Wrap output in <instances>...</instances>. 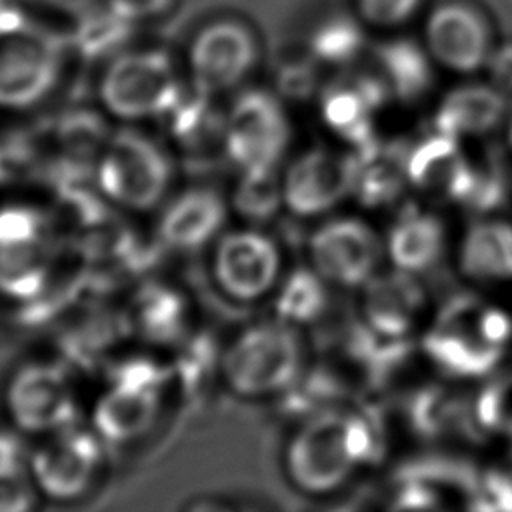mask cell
Masks as SVG:
<instances>
[{"label": "cell", "mask_w": 512, "mask_h": 512, "mask_svg": "<svg viewBox=\"0 0 512 512\" xmlns=\"http://www.w3.org/2000/svg\"><path fill=\"white\" fill-rule=\"evenodd\" d=\"M356 162L314 148L298 156L282 176V202L298 216H318L356 188Z\"/></svg>", "instance_id": "15"}, {"label": "cell", "mask_w": 512, "mask_h": 512, "mask_svg": "<svg viewBox=\"0 0 512 512\" xmlns=\"http://www.w3.org/2000/svg\"><path fill=\"white\" fill-rule=\"evenodd\" d=\"M74 20V42L90 54H104L120 46L134 26L130 20L116 14L104 0Z\"/></svg>", "instance_id": "25"}, {"label": "cell", "mask_w": 512, "mask_h": 512, "mask_svg": "<svg viewBox=\"0 0 512 512\" xmlns=\"http://www.w3.org/2000/svg\"><path fill=\"white\" fill-rule=\"evenodd\" d=\"M128 320L138 336L150 342H168L184 328L186 304L180 292L168 286H146L134 296Z\"/></svg>", "instance_id": "23"}, {"label": "cell", "mask_w": 512, "mask_h": 512, "mask_svg": "<svg viewBox=\"0 0 512 512\" xmlns=\"http://www.w3.org/2000/svg\"><path fill=\"white\" fill-rule=\"evenodd\" d=\"M374 98L370 90L360 86H338L330 90L322 104V116L326 124L350 140H362L370 128V112Z\"/></svg>", "instance_id": "24"}, {"label": "cell", "mask_w": 512, "mask_h": 512, "mask_svg": "<svg viewBox=\"0 0 512 512\" xmlns=\"http://www.w3.org/2000/svg\"><path fill=\"white\" fill-rule=\"evenodd\" d=\"M370 450L372 432L362 418L324 412L308 420L290 440L286 470L298 488L324 494L344 484Z\"/></svg>", "instance_id": "1"}, {"label": "cell", "mask_w": 512, "mask_h": 512, "mask_svg": "<svg viewBox=\"0 0 512 512\" xmlns=\"http://www.w3.org/2000/svg\"><path fill=\"white\" fill-rule=\"evenodd\" d=\"M36 6H42V8H50L54 12H62V14H68V16H80L82 12L90 10L92 6L100 4L102 0H28Z\"/></svg>", "instance_id": "33"}, {"label": "cell", "mask_w": 512, "mask_h": 512, "mask_svg": "<svg viewBox=\"0 0 512 512\" xmlns=\"http://www.w3.org/2000/svg\"><path fill=\"white\" fill-rule=\"evenodd\" d=\"M424 308V294L414 274L394 270L364 284V316L370 328L386 338L410 332Z\"/></svg>", "instance_id": "18"}, {"label": "cell", "mask_w": 512, "mask_h": 512, "mask_svg": "<svg viewBox=\"0 0 512 512\" xmlns=\"http://www.w3.org/2000/svg\"><path fill=\"white\" fill-rule=\"evenodd\" d=\"M6 410L26 434L48 436L74 426L78 398L66 368L52 362H28L6 384Z\"/></svg>", "instance_id": "7"}, {"label": "cell", "mask_w": 512, "mask_h": 512, "mask_svg": "<svg viewBox=\"0 0 512 512\" xmlns=\"http://www.w3.org/2000/svg\"><path fill=\"white\" fill-rule=\"evenodd\" d=\"M62 44L48 30L24 18H0V108L22 110L54 88Z\"/></svg>", "instance_id": "6"}, {"label": "cell", "mask_w": 512, "mask_h": 512, "mask_svg": "<svg viewBox=\"0 0 512 512\" xmlns=\"http://www.w3.org/2000/svg\"><path fill=\"white\" fill-rule=\"evenodd\" d=\"M506 110L504 92L498 86L464 84L450 90L436 112L438 132L454 138L482 136L494 130Z\"/></svg>", "instance_id": "19"}, {"label": "cell", "mask_w": 512, "mask_h": 512, "mask_svg": "<svg viewBox=\"0 0 512 512\" xmlns=\"http://www.w3.org/2000/svg\"><path fill=\"white\" fill-rule=\"evenodd\" d=\"M458 264L478 282L512 280V226L500 220L472 224L462 236Z\"/></svg>", "instance_id": "20"}, {"label": "cell", "mask_w": 512, "mask_h": 512, "mask_svg": "<svg viewBox=\"0 0 512 512\" xmlns=\"http://www.w3.org/2000/svg\"><path fill=\"white\" fill-rule=\"evenodd\" d=\"M512 338L508 314L488 302L464 296L450 300L426 332L428 356L456 376L492 370Z\"/></svg>", "instance_id": "2"}, {"label": "cell", "mask_w": 512, "mask_h": 512, "mask_svg": "<svg viewBox=\"0 0 512 512\" xmlns=\"http://www.w3.org/2000/svg\"><path fill=\"white\" fill-rule=\"evenodd\" d=\"M384 66L402 96L416 94L428 82V66L412 44H392L384 52Z\"/></svg>", "instance_id": "28"}, {"label": "cell", "mask_w": 512, "mask_h": 512, "mask_svg": "<svg viewBox=\"0 0 512 512\" xmlns=\"http://www.w3.org/2000/svg\"><path fill=\"white\" fill-rule=\"evenodd\" d=\"M98 96L114 118L128 122L158 118L168 114L182 96L178 70L162 50H126L104 68Z\"/></svg>", "instance_id": "4"}, {"label": "cell", "mask_w": 512, "mask_h": 512, "mask_svg": "<svg viewBox=\"0 0 512 512\" xmlns=\"http://www.w3.org/2000/svg\"><path fill=\"white\" fill-rule=\"evenodd\" d=\"M162 380L148 364L120 368L94 404V432L108 442L126 444L142 438L160 412Z\"/></svg>", "instance_id": "10"}, {"label": "cell", "mask_w": 512, "mask_h": 512, "mask_svg": "<svg viewBox=\"0 0 512 512\" xmlns=\"http://www.w3.org/2000/svg\"><path fill=\"white\" fill-rule=\"evenodd\" d=\"M280 272L276 244L256 230H232L214 246L212 274L234 300H256L268 294Z\"/></svg>", "instance_id": "14"}, {"label": "cell", "mask_w": 512, "mask_h": 512, "mask_svg": "<svg viewBox=\"0 0 512 512\" xmlns=\"http://www.w3.org/2000/svg\"><path fill=\"white\" fill-rule=\"evenodd\" d=\"M52 240L44 216L32 208L0 210V292L14 300L36 298L50 278Z\"/></svg>", "instance_id": "9"}, {"label": "cell", "mask_w": 512, "mask_h": 512, "mask_svg": "<svg viewBox=\"0 0 512 512\" xmlns=\"http://www.w3.org/2000/svg\"><path fill=\"white\" fill-rule=\"evenodd\" d=\"M408 178L422 190L458 194L468 188V164L462 158L458 138L438 132L422 142L408 160Z\"/></svg>", "instance_id": "21"}, {"label": "cell", "mask_w": 512, "mask_h": 512, "mask_svg": "<svg viewBox=\"0 0 512 512\" xmlns=\"http://www.w3.org/2000/svg\"><path fill=\"white\" fill-rule=\"evenodd\" d=\"M102 460L100 436L96 432L68 426L42 436L28 462L38 494L52 500H74L84 496L98 476Z\"/></svg>", "instance_id": "11"}, {"label": "cell", "mask_w": 512, "mask_h": 512, "mask_svg": "<svg viewBox=\"0 0 512 512\" xmlns=\"http://www.w3.org/2000/svg\"><path fill=\"white\" fill-rule=\"evenodd\" d=\"M508 142L512 146V120H510V126H508Z\"/></svg>", "instance_id": "34"}, {"label": "cell", "mask_w": 512, "mask_h": 512, "mask_svg": "<svg viewBox=\"0 0 512 512\" xmlns=\"http://www.w3.org/2000/svg\"><path fill=\"white\" fill-rule=\"evenodd\" d=\"M36 494L28 466L0 454V512H26L34 506Z\"/></svg>", "instance_id": "29"}, {"label": "cell", "mask_w": 512, "mask_h": 512, "mask_svg": "<svg viewBox=\"0 0 512 512\" xmlns=\"http://www.w3.org/2000/svg\"><path fill=\"white\" fill-rule=\"evenodd\" d=\"M318 280L320 276L310 272L308 274L298 272L296 276H292L280 292V300H278L280 316L286 318L288 322L312 318L320 310L324 300V292Z\"/></svg>", "instance_id": "27"}, {"label": "cell", "mask_w": 512, "mask_h": 512, "mask_svg": "<svg viewBox=\"0 0 512 512\" xmlns=\"http://www.w3.org/2000/svg\"><path fill=\"white\" fill-rule=\"evenodd\" d=\"M226 220L224 200L208 188H190L176 196L160 216V238L182 252L212 242Z\"/></svg>", "instance_id": "17"}, {"label": "cell", "mask_w": 512, "mask_h": 512, "mask_svg": "<svg viewBox=\"0 0 512 512\" xmlns=\"http://www.w3.org/2000/svg\"><path fill=\"white\" fill-rule=\"evenodd\" d=\"M116 14L124 16L132 24L164 16L176 0H104Z\"/></svg>", "instance_id": "32"}, {"label": "cell", "mask_w": 512, "mask_h": 512, "mask_svg": "<svg viewBox=\"0 0 512 512\" xmlns=\"http://www.w3.org/2000/svg\"><path fill=\"white\" fill-rule=\"evenodd\" d=\"M444 228L432 214H408L400 218L386 242L388 256L396 270L420 274L436 264L444 250Z\"/></svg>", "instance_id": "22"}, {"label": "cell", "mask_w": 512, "mask_h": 512, "mask_svg": "<svg viewBox=\"0 0 512 512\" xmlns=\"http://www.w3.org/2000/svg\"><path fill=\"white\" fill-rule=\"evenodd\" d=\"M426 42L430 54L442 66L462 74L478 70L490 48L484 20L462 4H444L430 14Z\"/></svg>", "instance_id": "16"}, {"label": "cell", "mask_w": 512, "mask_h": 512, "mask_svg": "<svg viewBox=\"0 0 512 512\" xmlns=\"http://www.w3.org/2000/svg\"><path fill=\"white\" fill-rule=\"evenodd\" d=\"M282 202V178L274 176V170L266 172H242L240 186L236 190V206L250 218H266L278 210Z\"/></svg>", "instance_id": "26"}, {"label": "cell", "mask_w": 512, "mask_h": 512, "mask_svg": "<svg viewBox=\"0 0 512 512\" xmlns=\"http://www.w3.org/2000/svg\"><path fill=\"white\" fill-rule=\"evenodd\" d=\"M172 182L166 150L138 130L110 136L96 158L98 192L118 208L144 212L156 208Z\"/></svg>", "instance_id": "3"}, {"label": "cell", "mask_w": 512, "mask_h": 512, "mask_svg": "<svg viewBox=\"0 0 512 512\" xmlns=\"http://www.w3.org/2000/svg\"><path fill=\"white\" fill-rule=\"evenodd\" d=\"M476 416L490 432L512 438V374L484 388L476 404Z\"/></svg>", "instance_id": "30"}, {"label": "cell", "mask_w": 512, "mask_h": 512, "mask_svg": "<svg viewBox=\"0 0 512 512\" xmlns=\"http://www.w3.org/2000/svg\"><path fill=\"white\" fill-rule=\"evenodd\" d=\"M256 62V42L248 28L232 20L204 26L188 50V72L198 94H220L238 86Z\"/></svg>", "instance_id": "13"}, {"label": "cell", "mask_w": 512, "mask_h": 512, "mask_svg": "<svg viewBox=\"0 0 512 512\" xmlns=\"http://www.w3.org/2000/svg\"><path fill=\"white\" fill-rule=\"evenodd\" d=\"M420 0H358L362 16L378 26H394L412 16Z\"/></svg>", "instance_id": "31"}, {"label": "cell", "mask_w": 512, "mask_h": 512, "mask_svg": "<svg viewBox=\"0 0 512 512\" xmlns=\"http://www.w3.org/2000/svg\"><path fill=\"white\" fill-rule=\"evenodd\" d=\"M290 142L280 102L264 90H248L232 104L224 124V148L242 172L276 170Z\"/></svg>", "instance_id": "8"}, {"label": "cell", "mask_w": 512, "mask_h": 512, "mask_svg": "<svg viewBox=\"0 0 512 512\" xmlns=\"http://www.w3.org/2000/svg\"><path fill=\"white\" fill-rule=\"evenodd\" d=\"M302 368V344L284 320L240 332L222 354L220 370L228 388L254 398L284 390Z\"/></svg>", "instance_id": "5"}, {"label": "cell", "mask_w": 512, "mask_h": 512, "mask_svg": "<svg viewBox=\"0 0 512 512\" xmlns=\"http://www.w3.org/2000/svg\"><path fill=\"white\" fill-rule=\"evenodd\" d=\"M308 252L314 272L322 280L356 288L376 274L382 242L366 222L336 218L314 230Z\"/></svg>", "instance_id": "12"}]
</instances>
